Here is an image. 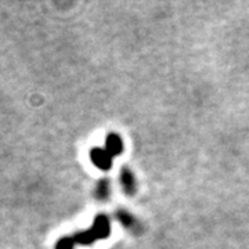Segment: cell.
Here are the masks:
<instances>
[{
    "label": "cell",
    "instance_id": "6da1fadb",
    "mask_svg": "<svg viewBox=\"0 0 249 249\" xmlns=\"http://www.w3.org/2000/svg\"><path fill=\"white\" fill-rule=\"evenodd\" d=\"M109 232V222L106 216H98L91 229L86 231H79L73 235L62 237L57 241L55 249H75L76 245H89L100 238H106Z\"/></svg>",
    "mask_w": 249,
    "mask_h": 249
},
{
    "label": "cell",
    "instance_id": "277c9868",
    "mask_svg": "<svg viewBox=\"0 0 249 249\" xmlns=\"http://www.w3.org/2000/svg\"><path fill=\"white\" fill-rule=\"evenodd\" d=\"M121 180H122V184H124V191L127 194H133L134 188H136V181H134V176L132 175V172L129 169L124 168L122 169V175H121Z\"/></svg>",
    "mask_w": 249,
    "mask_h": 249
},
{
    "label": "cell",
    "instance_id": "5b68a950",
    "mask_svg": "<svg viewBox=\"0 0 249 249\" xmlns=\"http://www.w3.org/2000/svg\"><path fill=\"white\" fill-rule=\"evenodd\" d=\"M108 194H109V183H108V180H103V181L98 184L97 196L101 201H106L108 198Z\"/></svg>",
    "mask_w": 249,
    "mask_h": 249
},
{
    "label": "cell",
    "instance_id": "8992f818",
    "mask_svg": "<svg viewBox=\"0 0 249 249\" xmlns=\"http://www.w3.org/2000/svg\"><path fill=\"white\" fill-rule=\"evenodd\" d=\"M118 217H119V220H121V223L124 224V227H129V229H132L134 224H136V220H134L133 217H132V216H130L129 213L124 212V211L118 212Z\"/></svg>",
    "mask_w": 249,
    "mask_h": 249
},
{
    "label": "cell",
    "instance_id": "7a4b0ae2",
    "mask_svg": "<svg viewBox=\"0 0 249 249\" xmlns=\"http://www.w3.org/2000/svg\"><path fill=\"white\" fill-rule=\"evenodd\" d=\"M90 158L91 162L103 170H108L112 165V157L108 154L106 150H101V148H94L90 151Z\"/></svg>",
    "mask_w": 249,
    "mask_h": 249
},
{
    "label": "cell",
    "instance_id": "3957f363",
    "mask_svg": "<svg viewBox=\"0 0 249 249\" xmlns=\"http://www.w3.org/2000/svg\"><path fill=\"white\" fill-rule=\"evenodd\" d=\"M124 150V144L119 136L116 134H109L107 137V144H106V151L114 158L115 155H119Z\"/></svg>",
    "mask_w": 249,
    "mask_h": 249
}]
</instances>
